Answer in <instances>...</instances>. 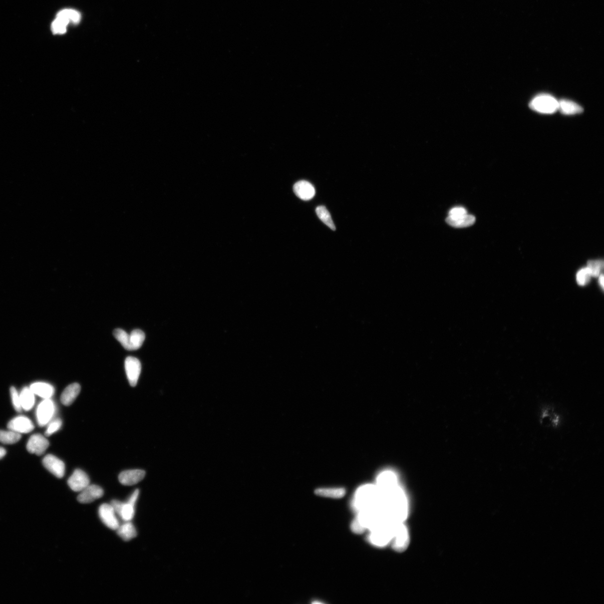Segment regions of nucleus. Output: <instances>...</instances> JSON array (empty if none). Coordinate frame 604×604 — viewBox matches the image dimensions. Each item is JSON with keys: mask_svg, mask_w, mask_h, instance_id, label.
I'll return each mask as SVG.
<instances>
[{"mask_svg": "<svg viewBox=\"0 0 604 604\" xmlns=\"http://www.w3.org/2000/svg\"><path fill=\"white\" fill-rule=\"evenodd\" d=\"M55 410V405L51 399L42 401L38 405L36 412L38 425L40 426L48 425L54 416Z\"/></svg>", "mask_w": 604, "mask_h": 604, "instance_id": "5", "label": "nucleus"}, {"mask_svg": "<svg viewBox=\"0 0 604 604\" xmlns=\"http://www.w3.org/2000/svg\"><path fill=\"white\" fill-rule=\"evenodd\" d=\"M598 277L599 284H600V286H601L602 289L603 290V286H604L603 275V274H601L600 275H599Z\"/></svg>", "mask_w": 604, "mask_h": 604, "instance_id": "35", "label": "nucleus"}, {"mask_svg": "<svg viewBox=\"0 0 604 604\" xmlns=\"http://www.w3.org/2000/svg\"><path fill=\"white\" fill-rule=\"evenodd\" d=\"M81 387L79 383H75L65 388L61 396V401L64 405L68 406L73 404L79 396Z\"/></svg>", "mask_w": 604, "mask_h": 604, "instance_id": "16", "label": "nucleus"}, {"mask_svg": "<svg viewBox=\"0 0 604 604\" xmlns=\"http://www.w3.org/2000/svg\"><path fill=\"white\" fill-rule=\"evenodd\" d=\"M139 495H140V490L137 489V490L133 492L131 497H129L127 502L133 506H135Z\"/></svg>", "mask_w": 604, "mask_h": 604, "instance_id": "34", "label": "nucleus"}, {"mask_svg": "<svg viewBox=\"0 0 604 604\" xmlns=\"http://www.w3.org/2000/svg\"><path fill=\"white\" fill-rule=\"evenodd\" d=\"M6 450L2 447H0V459L3 458L6 455Z\"/></svg>", "mask_w": 604, "mask_h": 604, "instance_id": "36", "label": "nucleus"}, {"mask_svg": "<svg viewBox=\"0 0 604 604\" xmlns=\"http://www.w3.org/2000/svg\"><path fill=\"white\" fill-rule=\"evenodd\" d=\"M316 214H317L318 217L321 219V221H323L326 225H327V226L333 230V231L336 230V227L332 219V216H331L330 213H329L327 208L325 207V206H319V207L316 208Z\"/></svg>", "mask_w": 604, "mask_h": 604, "instance_id": "26", "label": "nucleus"}, {"mask_svg": "<svg viewBox=\"0 0 604 604\" xmlns=\"http://www.w3.org/2000/svg\"><path fill=\"white\" fill-rule=\"evenodd\" d=\"M345 490L343 488H321L315 491L319 496L332 498H340L345 496Z\"/></svg>", "mask_w": 604, "mask_h": 604, "instance_id": "22", "label": "nucleus"}, {"mask_svg": "<svg viewBox=\"0 0 604 604\" xmlns=\"http://www.w3.org/2000/svg\"><path fill=\"white\" fill-rule=\"evenodd\" d=\"M62 424V420L60 419H57L51 421L49 424L45 434L47 436H50L53 434L59 431L61 427Z\"/></svg>", "mask_w": 604, "mask_h": 604, "instance_id": "32", "label": "nucleus"}, {"mask_svg": "<svg viewBox=\"0 0 604 604\" xmlns=\"http://www.w3.org/2000/svg\"><path fill=\"white\" fill-rule=\"evenodd\" d=\"M113 334L114 337L121 344L124 349L128 350V351H130L129 335L125 331L118 329L114 331Z\"/></svg>", "mask_w": 604, "mask_h": 604, "instance_id": "28", "label": "nucleus"}, {"mask_svg": "<svg viewBox=\"0 0 604 604\" xmlns=\"http://www.w3.org/2000/svg\"><path fill=\"white\" fill-rule=\"evenodd\" d=\"M22 438L21 434L13 430H0V442L6 444H13L19 442Z\"/></svg>", "mask_w": 604, "mask_h": 604, "instance_id": "25", "label": "nucleus"}, {"mask_svg": "<svg viewBox=\"0 0 604 604\" xmlns=\"http://www.w3.org/2000/svg\"><path fill=\"white\" fill-rule=\"evenodd\" d=\"M135 506H133L128 502L123 503L121 502L117 506L116 510V514H117L124 521H131L135 514Z\"/></svg>", "mask_w": 604, "mask_h": 604, "instance_id": "20", "label": "nucleus"}, {"mask_svg": "<svg viewBox=\"0 0 604 604\" xmlns=\"http://www.w3.org/2000/svg\"><path fill=\"white\" fill-rule=\"evenodd\" d=\"M8 428L19 434H27L35 429V425L27 417L19 416L9 422Z\"/></svg>", "mask_w": 604, "mask_h": 604, "instance_id": "11", "label": "nucleus"}, {"mask_svg": "<svg viewBox=\"0 0 604 604\" xmlns=\"http://www.w3.org/2000/svg\"><path fill=\"white\" fill-rule=\"evenodd\" d=\"M591 275L587 267L580 269L577 273L576 281L580 286L586 285L590 281Z\"/></svg>", "mask_w": 604, "mask_h": 604, "instance_id": "30", "label": "nucleus"}, {"mask_svg": "<svg viewBox=\"0 0 604 604\" xmlns=\"http://www.w3.org/2000/svg\"><path fill=\"white\" fill-rule=\"evenodd\" d=\"M31 390L35 394L43 398V399H50L54 395L55 388L49 383L45 382H36L30 386Z\"/></svg>", "mask_w": 604, "mask_h": 604, "instance_id": "15", "label": "nucleus"}, {"mask_svg": "<svg viewBox=\"0 0 604 604\" xmlns=\"http://www.w3.org/2000/svg\"><path fill=\"white\" fill-rule=\"evenodd\" d=\"M11 395L14 409L17 412H22L23 409L21 405L20 394L14 387L11 388Z\"/></svg>", "mask_w": 604, "mask_h": 604, "instance_id": "31", "label": "nucleus"}, {"mask_svg": "<svg viewBox=\"0 0 604 604\" xmlns=\"http://www.w3.org/2000/svg\"><path fill=\"white\" fill-rule=\"evenodd\" d=\"M382 506L388 519L394 522H405L409 515L408 498L400 485L382 496Z\"/></svg>", "mask_w": 604, "mask_h": 604, "instance_id": "1", "label": "nucleus"}, {"mask_svg": "<svg viewBox=\"0 0 604 604\" xmlns=\"http://www.w3.org/2000/svg\"><path fill=\"white\" fill-rule=\"evenodd\" d=\"M446 222L450 226L455 228H465L472 226L476 222V218L471 214H466L464 216L455 219L447 218Z\"/></svg>", "mask_w": 604, "mask_h": 604, "instance_id": "21", "label": "nucleus"}, {"mask_svg": "<svg viewBox=\"0 0 604 604\" xmlns=\"http://www.w3.org/2000/svg\"><path fill=\"white\" fill-rule=\"evenodd\" d=\"M56 18H59L74 25H78L81 19V14L78 11L73 9H65L57 14Z\"/></svg>", "mask_w": 604, "mask_h": 604, "instance_id": "24", "label": "nucleus"}, {"mask_svg": "<svg viewBox=\"0 0 604 604\" xmlns=\"http://www.w3.org/2000/svg\"><path fill=\"white\" fill-rule=\"evenodd\" d=\"M400 485L397 474L392 470H386L378 476L376 485L381 495H383Z\"/></svg>", "mask_w": 604, "mask_h": 604, "instance_id": "4", "label": "nucleus"}, {"mask_svg": "<svg viewBox=\"0 0 604 604\" xmlns=\"http://www.w3.org/2000/svg\"><path fill=\"white\" fill-rule=\"evenodd\" d=\"M68 485L72 490L81 492L90 485V479L81 469H76L68 480Z\"/></svg>", "mask_w": 604, "mask_h": 604, "instance_id": "10", "label": "nucleus"}, {"mask_svg": "<svg viewBox=\"0 0 604 604\" xmlns=\"http://www.w3.org/2000/svg\"><path fill=\"white\" fill-rule=\"evenodd\" d=\"M117 531L118 535L126 541L136 538L137 535L135 527L130 521H126L125 523L119 525Z\"/></svg>", "mask_w": 604, "mask_h": 604, "instance_id": "19", "label": "nucleus"}, {"mask_svg": "<svg viewBox=\"0 0 604 604\" xmlns=\"http://www.w3.org/2000/svg\"><path fill=\"white\" fill-rule=\"evenodd\" d=\"M529 107L535 112L550 114L557 111L559 103L552 96L548 94H541L536 96L531 101Z\"/></svg>", "mask_w": 604, "mask_h": 604, "instance_id": "2", "label": "nucleus"}, {"mask_svg": "<svg viewBox=\"0 0 604 604\" xmlns=\"http://www.w3.org/2000/svg\"><path fill=\"white\" fill-rule=\"evenodd\" d=\"M467 214V211L464 208L462 207H454L449 211V215L447 218L455 219L462 217Z\"/></svg>", "mask_w": 604, "mask_h": 604, "instance_id": "33", "label": "nucleus"}, {"mask_svg": "<svg viewBox=\"0 0 604 604\" xmlns=\"http://www.w3.org/2000/svg\"><path fill=\"white\" fill-rule=\"evenodd\" d=\"M145 340V334L141 330H134L129 334L130 351H136L140 349Z\"/></svg>", "mask_w": 604, "mask_h": 604, "instance_id": "23", "label": "nucleus"}, {"mask_svg": "<svg viewBox=\"0 0 604 604\" xmlns=\"http://www.w3.org/2000/svg\"><path fill=\"white\" fill-rule=\"evenodd\" d=\"M141 364L136 358L129 357L125 361V369L129 384L136 386L141 372Z\"/></svg>", "mask_w": 604, "mask_h": 604, "instance_id": "7", "label": "nucleus"}, {"mask_svg": "<svg viewBox=\"0 0 604 604\" xmlns=\"http://www.w3.org/2000/svg\"><path fill=\"white\" fill-rule=\"evenodd\" d=\"M603 265L602 260H590L587 262V267L592 277H598L601 274Z\"/></svg>", "mask_w": 604, "mask_h": 604, "instance_id": "27", "label": "nucleus"}, {"mask_svg": "<svg viewBox=\"0 0 604 604\" xmlns=\"http://www.w3.org/2000/svg\"><path fill=\"white\" fill-rule=\"evenodd\" d=\"M69 23L63 20V19L56 18L54 22L52 23L51 26V30L54 35H64L66 33L67 26L69 25Z\"/></svg>", "mask_w": 604, "mask_h": 604, "instance_id": "29", "label": "nucleus"}, {"mask_svg": "<svg viewBox=\"0 0 604 604\" xmlns=\"http://www.w3.org/2000/svg\"><path fill=\"white\" fill-rule=\"evenodd\" d=\"M78 500L81 503H89L102 497L104 491L102 487L95 485H89L80 492Z\"/></svg>", "mask_w": 604, "mask_h": 604, "instance_id": "12", "label": "nucleus"}, {"mask_svg": "<svg viewBox=\"0 0 604 604\" xmlns=\"http://www.w3.org/2000/svg\"><path fill=\"white\" fill-rule=\"evenodd\" d=\"M43 466L59 478L63 477L65 473V464L63 461L52 454H48L43 459Z\"/></svg>", "mask_w": 604, "mask_h": 604, "instance_id": "9", "label": "nucleus"}, {"mask_svg": "<svg viewBox=\"0 0 604 604\" xmlns=\"http://www.w3.org/2000/svg\"><path fill=\"white\" fill-rule=\"evenodd\" d=\"M410 543V535L405 522H396L394 525L391 544L397 552L405 550Z\"/></svg>", "mask_w": 604, "mask_h": 604, "instance_id": "3", "label": "nucleus"}, {"mask_svg": "<svg viewBox=\"0 0 604 604\" xmlns=\"http://www.w3.org/2000/svg\"><path fill=\"white\" fill-rule=\"evenodd\" d=\"M145 475L146 472L143 470H128L119 474V481L123 485L132 486L141 481Z\"/></svg>", "mask_w": 604, "mask_h": 604, "instance_id": "13", "label": "nucleus"}, {"mask_svg": "<svg viewBox=\"0 0 604 604\" xmlns=\"http://www.w3.org/2000/svg\"><path fill=\"white\" fill-rule=\"evenodd\" d=\"M113 507L111 505L104 503L99 509V515L101 520L108 528L117 530L120 525Z\"/></svg>", "mask_w": 604, "mask_h": 604, "instance_id": "6", "label": "nucleus"}, {"mask_svg": "<svg viewBox=\"0 0 604 604\" xmlns=\"http://www.w3.org/2000/svg\"><path fill=\"white\" fill-rule=\"evenodd\" d=\"M22 409L26 411H30L35 405V395L30 387H25L20 394Z\"/></svg>", "mask_w": 604, "mask_h": 604, "instance_id": "18", "label": "nucleus"}, {"mask_svg": "<svg viewBox=\"0 0 604 604\" xmlns=\"http://www.w3.org/2000/svg\"><path fill=\"white\" fill-rule=\"evenodd\" d=\"M558 103V110L564 115L577 114L583 111L582 107L572 101L563 99L560 100Z\"/></svg>", "mask_w": 604, "mask_h": 604, "instance_id": "17", "label": "nucleus"}, {"mask_svg": "<svg viewBox=\"0 0 604 604\" xmlns=\"http://www.w3.org/2000/svg\"><path fill=\"white\" fill-rule=\"evenodd\" d=\"M293 191L299 198L305 201L313 199L316 194V190L313 184L305 180L297 182L294 185Z\"/></svg>", "mask_w": 604, "mask_h": 604, "instance_id": "14", "label": "nucleus"}, {"mask_svg": "<svg viewBox=\"0 0 604 604\" xmlns=\"http://www.w3.org/2000/svg\"><path fill=\"white\" fill-rule=\"evenodd\" d=\"M50 443L44 436L40 434L32 435L27 445L28 451L32 454L41 455L49 448Z\"/></svg>", "mask_w": 604, "mask_h": 604, "instance_id": "8", "label": "nucleus"}]
</instances>
